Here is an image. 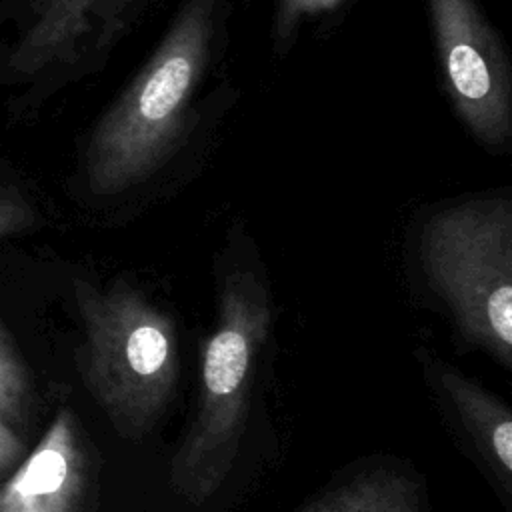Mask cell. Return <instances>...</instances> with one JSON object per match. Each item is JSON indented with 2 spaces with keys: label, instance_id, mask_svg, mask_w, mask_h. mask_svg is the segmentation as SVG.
<instances>
[{
  "label": "cell",
  "instance_id": "obj_2",
  "mask_svg": "<svg viewBox=\"0 0 512 512\" xmlns=\"http://www.w3.org/2000/svg\"><path fill=\"white\" fill-rule=\"evenodd\" d=\"M270 322L264 282L250 270L230 274L202 352L196 418L170 464L174 492L194 506L210 500L234 468L246 432L256 358Z\"/></svg>",
  "mask_w": 512,
  "mask_h": 512
},
{
  "label": "cell",
  "instance_id": "obj_3",
  "mask_svg": "<svg viewBox=\"0 0 512 512\" xmlns=\"http://www.w3.org/2000/svg\"><path fill=\"white\" fill-rule=\"evenodd\" d=\"M86 328L80 370L122 438L142 440L164 414L178 378L174 322L136 288L76 282Z\"/></svg>",
  "mask_w": 512,
  "mask_h": 512
},
{
  "label": "cell",
  "instance_id": "obj_6",
  "mask_svg": "<svg viewBox=\"0 0 512 512\" xmlns=\"http://www.w3.org/2000/svg\"><path fill=\"white\" fill-rule=\"evenodd\" d=\"M136 0H34L28 26L8 58L18 78L66 66L110 44Z\"/></svg>",
  "mask_w": 512,
  "mask_h": 512
},
{
  "label": "cell",
  "instance_id": "obj_7",
  "mask_svg": "<svg viewBox=\"0 0 512 512\" xmlns=\"http://www.w3.org/2000/svg\"><path fill=\"white\" fill-rule=\"evenodd\" d=\"M86 460L70 412H60L36 450L0 486V512H76Z\"/></svg>",
  "mask_w": 512,
  "mask_h": 512
},
{
  "label": "cell",
  "instance_id": "obj_10",
  "mask_svg": "<svg viewBox=\"0 0 512 512\" xmlns=\"http://www.w3.org/2000/svg\"><path fill=\"white\" fill-rule=\"evenodd\" d=\"M26 400V376L0 328V420H18Z\"/></svg>",
  "mask_w": 512,
  "mask_h": 512
},
{
  "label": "cell",
  "instance_id": "obj_8",
  "mask_svg": "<svg viewBox=\"0 0 512 512\" xmlns=\"http://www.w3.org/2000/svg\"><path fill=\"white\" fill-rule=\"evenodd\" d=\"M438 382L460 416L470 440L494 470L496 478L510 488L512 476V416L510 410L476 380L444 366Z\"/></svg>",
  "mask_w": 512,
  "mask_h": 512
},
{
  "label": "cell",
  "instance_id": "obj_1",
  "mask_svg": "<svg viewBox=\"0 0 512 512\" xmlns=\"http://www.w3.org/2000/svg\"><path fill=\"white\" fill-rule=\"evenodd\" d=\"M214 38L216 0H186L150 60L92 130L86 180L94 194L130 190L176 150Z\"/></svg>",
  "mask_w": 512,
  "mask_h": 512
},
{
  "label": "cell",
  "instance_id": "obj_13",
  "mask_svg": "<svg viewBox=\"0 0 512 512\" xmlns=\"http://www.w3.org/2000/svg\"><path fill=\"white\" fill-rule=\"evenodd\" d=\"M22 452V442L16 438V434L0 420V474L18 460Z\"/></svg>",
  "mask_w": 512,
  "mask_h": 512
},
{
  "label": "cell",
  "instance_id": "obj_5",
  "mask_svg": "<svg viewBox=\"0 0 512 512\" xmlns=\"http://www.w3.org/2000/svg\"><path fill=\"white\" fill-rule=\"evenodd\" d=\"M428 10L458 116L482 144L504 146L512 132V82L502 42L474 0H428Z\"/></svg>",
  "mask_w": 512,
  "mask_h": 512
},
{
  "label": "cell",
  "instance_id": "obj_4",
  "mask_svg": "<svg viewBox=\"0 0 512 512\" xmlns=\"http://www.w3.org/2000/svg\"><path fill=\"white\" fill-rule=\"evenodd\" d=\"M420 258L460 332L512 366V202L502 196L454 204L422 230Z\"/></svg>",
  "mask_w": 512,
  "mask_h": 512
},
{
  "label": "cell",
  "instance_id": "obj_12",
  "mask_svg": "<svg viewBox=\"0 0 512 512\" xmlns=\"http://www.w3.org/2000/svg\"><path fill=\"white\" fill-rule=\"evenodd\" d=\"M32 220L34 212L30 204L16 190L0 186V236L22 232Z\"/></svg>",
  "mask_w": 512,
  "mask_h": 512
},
{
  "label": "cell",
  "instance_id": "obj_9",
  "mask_svg": "<svg viewBox=\"0 0 512 512\" xmlns=\"http://www.w3.org/2000/svg\"><path fill=\"white\" fill-rule=\"evenodd\" d=\"M304 512H420V484L400 472L374 470L334 488Z\"/></svg>",
  "mask_w": 512,
  "mask_h": 512
},
{
  "label": "cell",
  "instance_id": "obj_11",
  "mask_svg": "<svg viewBox=\"0 0 512 512\" xmlns=\"http://www.w3.org/2000/svg\"><path fill=\"white\" fill-rule=\"evenodd\" d=\"M342 0H280L276 16V32L280 40L290 38L302 18L316 16L336 8Z\"/></svg>",
  "mask_w": 512,
  "mask_h": 512
}]
</instances>
